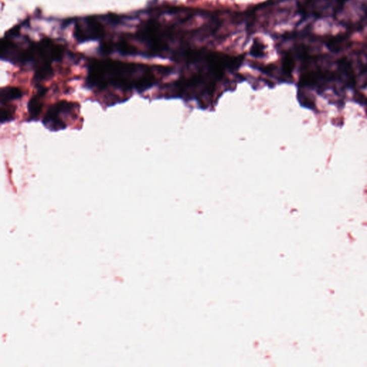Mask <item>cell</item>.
Returning a JSON list of instances; mask_svg holds the SVG:
<instances>
[{
    "label": "cell",
    "instance_id": "8",
    "mask_svg": "<svg viewBox=\"0 0 367 367\" xmlns=\"http://www.w3.org/2000/svg\"><path fill=\"white\" fill-rule=\"evenodd\" d=\"M361 77L363 78V87H364L365 88V87L367 86V65L363 68L362 71H361Z\"/></svg>",
    "mask_w": 367,
    "mask_h": 367
},
{
    "label": "cell",
    "instance_id": "4",
    "mask_svg": "<svg viewBox=\"0 0 367 367\" xmlns=\"http://www.w3.org/2000/svg\"><path fill=\"white\" fill-rule=\"evenodd\" d=\"M45 89H40L37 92V94L34 95L28 103V113L30 121H36L39 115L42 107V98L45 95Z\"/></svg>",
    "mask_w": 367,
    "mask_h": 367
},
{
    "label": "cell",
    "instance_id": "2",
    "mask_svg": "<svg viewBox=\"0 0 367 367\" xmlns=\"http://www.w3.org/2000/svg\"><path fill=\"white\" fill-rule=\"evenodd\" d=\"M78 104L72 102L61 101L49 108L44 117L42 123L47 129L50 131H59L67 127L63 121L65 116L72 115L78 109Z\"/></svg>",
    "mask_w": 367,
    "mask_h": 367
},
{
    "label": "cell",
    "instance_id": "5",
    "mask_svg": "<svg viewBox=\"0 0 367 367\" xmlns=\"http://www.w3.org/2000/svg\"><path fill=\"white\" fill-rule=\"evenodd\" d=\"M23 96L21 90L15 87H6L1 90V103L4 104Z\"/></svg>",
    "mask_w": 367,
    "mask_h": 367
},
{
    "label": "cell",
    "instance_id": "1",
    "mask_svg": "<svg viewBox=\"0 0 367 367\" xmlns=\"http://www.w3.org/2000/svg\"><path fill=\"white\" fill-rule=\"evenodd\" d=\"M155 69L146 65L113 60H92L88 66L86 85L103 90L109 87L142 93L156 83Z\"/></svg>",
    "mask_w": 367,
    "mask_h": 367
},
{
    "label": "cell",
    "instance_id": "3",
    "mask_svg": "<svg viewBox=\"0 0 367 367\" xmlns=\"http://www.w3.org/2000/svg\"><path fill=\"white\" fill-rule=\"evenodd\" d=\"M104 27L98 19L88 18L77 23L74 35L80 42L96 40L103 35Z\"/></svg>",
    "mask_w": 367,
    "mask_h": 367
},
{
    "label": "cell",
    "instance_id": "7",
    "mask_svg": "<svg viewBox=\"0 0 367 367\" xmlns=\"http://www.w3.org/2000/svg\"><path fill=\"white\" fill-rule=\"evenodd\" d=\"M345 41V37L341 36L332 37L330 40H328L327 47L334 52H337L340 50L343 47V42Z\"/></svg>",
    "mask_w": 367,
    "mask_h": 367
},
{
    "label": "cell",
    "instance_id": "6",
    "mask_svg": "<svg viewBox=\"0 0 367 367\" xmlns=\"http://www.w3.org/2000/svg\"><path fill=\"white\" fill-rule=\"evenodd\" d=\"M295 67V60L293 55L291 54H287L284 56L282 63V69L283 73L286 75L291 74Z\"/></svg>",
    "mask_w": 367,
    "mask_h": 367
}]
</instances>
